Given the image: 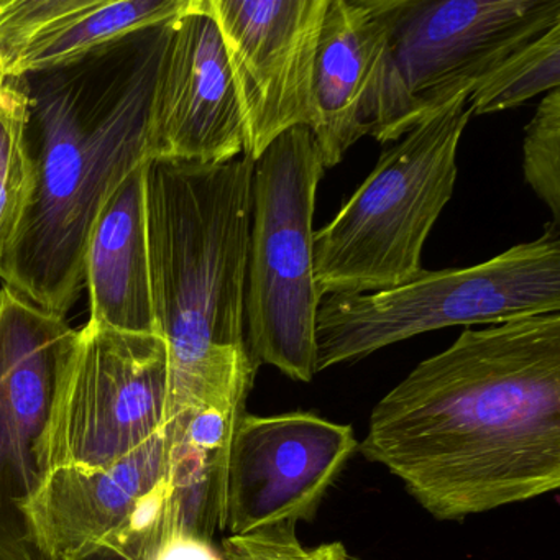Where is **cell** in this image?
<instances>
[{
	"label": "cell",
	"mask_w": 560,
	"mask_h": 560,
	"mask_svg": "<svg viewBox=\"0 0 560 560\" xmlns=\"http://www.w3.org/2000/svg\"><path fill=\"white\" fill-rule=\"evenodd\" d=\"M435 520L560 487V313L465 329L370 416L359 444Z\"/></svg>",
	"instance_id": "obj_1"
},
{
	"label": "cell",
	"mask_w": 560,
	"mask_h": 560,
	"mask_svg": "<svg viewBox=\"0 0 560 560\" xmlns=\"http://www.w3.org/2000/svg\"><path fill=\"white\" fill-rule=\"evenodd\" d=\"M9 77H5L4 68H2V63H0V104H2V100H4L5 88H8Z\"/></svg>",
	"instance_id": "obj_23"
},
{
	"label": "cell",
	"mask_w": 560,
	"mask_h": 560,
	"mask_svg": "<svg viewBox=\"0 0 560 560\" xmlns=\"http://www.w3.org/2000/svg\"><path fill=\"white\" fill-rule=\"evenodd\" d=\"M27 110L25 78H9L0 104V257L18 228L31 179L25 152Z\"/></svg>",
	"instance_id": "obj_19"
},
{
	"label": "cell",
	"mask_w": 560,
	"mask_h": 560,
	"mask_svg": "<svg viewBox=\"0 0 560 560\" xmlns=\"http://www.w3.org/2000/svg\"><path fill=\"white\" fill-rule=\"evenodd\" d=\"M560 24V0H396L370 136L398 142Z\"/></svg>",
	"instance_id": "obj_7"
},
{
	"label": "cell",
	"mask_w": 560,
	"mask_h": 560,
	"mask_svg": "<svg viewBox=\"0 0 560 560\" xmlns=\"http://www.w3.org/2000/svg\"><path fill=\"white\" fill-rule=\"evenodd\" d=\"M255 163L147 162L150 283L168 350V421L245 405L258 365L245 332Z\"/></svg>",
	"instance_id": "obj_3"
},
{
	"label": "cell",
	"mask_w": 560,
	"mask_h": 560,
	"mask_svg": "<svg viewBox=\"0 0 560 560\" xmlns=\"http://www.w3.org/2000/svg\"><path fill=\"white\" fill-rule=\"evenodd\" d=\"M298 524L265 527L245 536H228L221 552L228 560H359L350 556L342 542L307 547L298 539Z\"/></svg>",
	"instance_id": "obj_21"
},
{
	"label": "cell",
	"mask_w": 560,
	"mask_h": 560,
	"mask_svg": "<svg viewBox=\"0 0 560 560\" xmlns=\"http://www.w3.org/2000/svg\"><path fill=\"white\" fill-rule=\"evenodd\" d=\"M168 350L159 334L88 323L58 395L51 470L100 468L142 447L168 422Z\"/></svg>",
	"instance_id": "obj_9"
},
{
	"label": "cell",
	"mask_w": 560,
	"mask_h": 560,
	"mask_svg": "<svg viewBox=\"0 0 560 560\" xmlns=\"http://www.w3.org/2000/svg\"><path fill=\"white\" fill-rule=\"evenodd\" d=\"M147 162L122 179L91 229L84 284L94 326L132 334L156 332L150 283Z\"/></svg>",
	"instance_id": "obj_16"
},
{
	"label": "cell",
	"mask_w": 560,
	"mask_h": 560,
	"mask_svg": "<svg viewBox=\"0 0 560 560\" xmlns=\"http://www.w3.org/2000/svg\"><path fill=\"white\" fill-rule=\"evenodd\" d=\"M524 179L560 221V88L546 94L529 126L523 145Z\"/></svg>",
	"instance_id": "obj_20"
},
{
	"label": "cell",
	"mask_w": 560,
	"mask_h": 560,
	"mask_svg": "<svg viewBox=\"0 0 560 560\" xmlns=\"http://www.w3.org/2000/svg\"><path fill=\"white\" fill-rule=\"evenodd\" d=\"M550 313H560L559 224L474 267L422 270L392 290L323 298L316 372L431 330Z\"/></svg>",
	"instance_id": "obj_5"
},
{
	"label": "cell",
	"mask_w": 560,
	"mask_h": 560,
	"mask_svg": "<svg viewBox=\"0 0 560 560\" xmlns=\"http://www.w3.org/2000/svg\"><path fill=\"white\" fill-rule=\"evenodd\" d=\"M166 24L24 77L31 179L0 257V280L48 313H70L84 287L88 241L101 209L149 162L150 104Z\"/></svg>",
	"instance_id": "obj_2"
},
{
	"label": "cell",
	"mask_w": 560,
	"mask_h": 560,
	"mask_svg": "<svg viewBox=\"0 0 560 560\" xmlns=\"http://www.w3.org/2000/svg\"><path fill=\"white\" fill-rule=\"evenodd\" d=\"M470 117L460 96L409 130L382 153L336 218L314 232L320 296L378 293L421 273L422 248L454 195L458 143Z\"/></svg>",
	"instance_id": "obj_4"
},
{
	"label": "cell",
	"mask_w": 560,
	"mask_h": 560,
	"mask_svg": "<svg viewBox=\"0 0 560 560\" xmlns=\"http://www.w3.org/2000/svg\"><path fill=\"white\" fill-rule=\"evenodd\" d=\"M159 560H228L211 540L175 534L163 547Z\"/></svg>",
	"instance_id": "obj_22"
},
{
	"label": "cell",
	"mask_w": 560,
	"mask_h": 560,
	"mask_svg": "<svg viewBox=\"0 0 560 560\" xmlns=\"http://www.w3.org/2000/svg\"><path fill=\"white\" fill-rule=\"evenodd\" d=\"M175 534V510L166 478L109 533L61 560H159Z\"/></svg>",
	"instance_id": "obj_18"
},
{
	"label": "cell",
	"mask_w": 560,
	"mask_h": 560,
	"mask_svg": "<svg viewBox=\"0 0 560 560\" xmlns=\"http://www.w3.org/2000/svg\"><path fill=\"white\" fill-rule=\"evenodd\" d=\"M396 0H329L314 61V143L324 170L370 136Z\"/></svg>",
	"instance_id": "obj_13"
},
{
	"label": "cell",
	"mask_w": 560,
	"mask_h": 560,
	"mask_svg": "<svg viewBox=\"0 0 560 560\" xmlns=\"http://www.w3.org/2000/svg\"><path fill=\"white\" fill-rule=\"evenodd\" d=\"M324 170L313 133L296 127L255 162L245 332L252 359L294 382L316 375L320 296L314 278V209Z\"/></svg>",
	"instance_id": "obj_6"
},
{
	"label": "cell",
	"mask_w": 560,
	"mask_h": 560,
	"mask_svg": "<svg viewBox=\"0 0 560 560\" xmlns=\"http://www.w3.org/2000/svg\"><path fill=\"white\" fill-rule=\"evenodd\" d=\"M172 445L166 424L142 447L106 467L54 468L27 508L44 559H65L119 526L165 480Z\"/></svg>",
	"instance_id": "obj_14"
},
{
	"label": "cell",
	"mask_w": 560,
	"mask_h": 560,
	"mask_svg": "<svg viewBox=\"0 0 560 560\" xmlns=\"http://www.w3.org/2000/svg\"><path fill=\"white\" fill-rule=\"evenodd\" d=\"M80 330L0 290V560H45L27 508L51 471L50 432Z\"/></svg>",
	"instance_id": "obj_8"
},
{
	"label": "cell",
	"mask_w": 560,
	"mask_h": 560,
	"mask_svg": "<svg viewBox=\"0 0 560 560\" xmlns=\"http://www.w3.org/2000/svg\"><path fill=\"white\" fill-rule=\"evenodd\" d=\"M189 0H0V63L24 78L74 63L117 38L165 24Z\"/></svg>",
	"instance_id": "obj_15"
},
{
	"label": "cell",
	"mask_w": 560,
	"mask_h": 560,
	"mask_svg": "<svg viewBox=\"0 0 560 560\" xmlns=\"http://www.w3.org/2000/svg\"><path fill=\"white\" fill-rule=\"evenodd\" d=\"M357 451L352 425L311 412H242L229 444L221 529L245 536L311 523Z\"/></svg>",
	"instance_id": "obj_10"
},
{
	"label": "cell",
	"mask_w": 560,
	"mask_h": 560,
	"mask_svg": "<svg viewBox=\"0 0 560 560\" xmlns=\"http://www.w3.org/2000/svg\"><path fill=\"white\" fill-rule=\"evenodd\" d=\"M257 162L288 130L314 124V61L329 0H208Z\"/></svg>",
	"instance_id": "obj_11"
},
{
	"label": "cell",
	"mask_w": 560,
	"mask_h": 560,
	"mask_svg": "<svg viewBox=\"0 0 560 560\" xmlns=\"http://www.w3.org/2000/svg\"><path fill=\"white\" fill-rule=\"evenodd\" d=\"M244 155V124L208 0L166 24L150 104L147 160L221 165Z\"/></svg>",
	"instance_id": "obj_12"
},
{
	"label": "cell",
	"mask_w": 560,
	"mask_h": 560,
	"mask_svg": "<svg viewBox=\"0 0 560 560\" xmlns=\"http://www.w3.org/2000/svg\"><path fill=\"white\" fill-rule=\"evenodd\" d=\"M560 88V24L523 45L491 70L467 96L471 116L514 109Z\"/></svg>",
	"instance_id": "obj_17"
}]
</instances>
